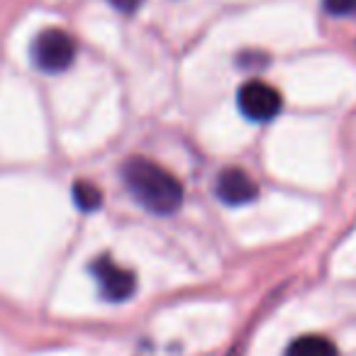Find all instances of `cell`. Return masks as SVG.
Here are the masks:
<instances>
[{
	"instance_id": "obj_1",
	"label": "cell",
	"mask_w": 356,
	"mask_h": 356,
	"mask_svg": "<svg viewBox=\"0 0 356 356\" xmlns=\"http://www.w3.org/2000/svg\"><path fill=\"white\" fill-rule=\"evenodd\" d=\"M122 178L132 198L154 215H173L184 203V186L152 159L129 156L122 166Z\"/></svg>"
},
{
	"instance_id": "obj_2",
	"label": "cell",
	"mask_w": 356,
	"mask_h": 356,
	"mask_svg": "<svg viewBox=\"0 0 356 356\" xmlns=\"http://www.w3.org/2000/svg\"><path fill=\"white\" fill-rule=\"evenodd\" d=\"M76 42L64 30H44L32 42V61L44 74H61L76 59Z\"/></svg>"
},
{
	"instance_id": "obj_3",
	"label": "cell",
	"mask_w": 356,
	"mask_h": 356,
	"mask_svg": "<svg viewBox=\"0 0 356 356\" xmlns=\"http://www.w3.org/2000/svg\"><path fill=\"white\" fill-rule=\"evenodd\" d=\"M239 113L252 122H268L273 120L283 108V98L273 86L264 81H247L237 93Z\"/></svg>"
},
{
	"instance_id": "obj_4",
	"label": "cell",
	"mask_w": 356,
	"mask_h": 356,
	"mask_svg": "<svg viewBox=\"0 0 356 356\" xmlns=\"http://www.w3.org/2000/svg\"><path fill=\"white\" fill-rule=\"evenodd\" d=\"M93 276L98 281V291L105 300L110 302H124L134 296L137 291V278H134L132 271L118 266L110 257H100L98 261L93 264Z\"/></svg>"
},
{
	"instance_id": "obj_5",
	"label": "cell",
	"mask_w": 356,
	"mask_h": 356,
	"mask_svg": "<svg viewBox=\"0 0 356 356\" xmlns=\"http://www.w3.org/2000/svg\"><path fill=\"white\" fill-rule=\"evenodd\" d=\"M215 195L220 198V203L239 208V205H249L259 198V186L242 168H225L215 181Z\"/></svg>"
},
{
	"instance_id": "obj_6",
	"label": "cell",
	"mask_w": 356,
	"mask_h": 356,
	"mask_svg": "<svg viewBox=\"0 0 356 356\" xmlns=\"http://www.w3.org/2000/svg\"><path fill=\"white\" fill-rule=\"evenodd\" d=\"M286 356H339L332 339L322 334H305L291 341L286 349Z\"/></svg>"
},
{
	"instance_id": "obj_7",
	"label": "cell",
	"mask_w": 356,
	"mask_h": 356,
	"mask_svg": "<svg viewBox=\"0 0 356 356\" xmlns=\"http://www.w3.org/2000/svg\"><path fill=\"white\" fill-rule=\"evenodd\" d=\"M74 203L83 213H93L103 205V191L90 181H76L74 184Z\"/></svg>"
},
{
	"instance_id": "obj_8",
	"label": "cell",
	"mask_w": 356,
	"mask_h": 356,
	"mask_svg": "<svg viewBox=\"0 0 356 356\" xmlns=\"http://www.w3.org/2000/svg\"><path fill=\"white\" fill-rule=\"evenodd\" d=\"M325 10L334 17H356V0H325Z\"/></svg>"
},
{
	"instance_id": "obj_9",
	"label": "cell",
	"mask_w": 356,
	"mask_h": 356,
	"mask_svg": "<svg viewBox=\"0 0 356 356\" xmlns=\"http://www.w3.org/2000/svg\"><path fill=\"white\" fill-rule=\"evenodd\" d=\"M110 6L115 8V10H120V13H134V10H139V8L144 6V0H108Z\"/></svg>"
}]
</instances>
